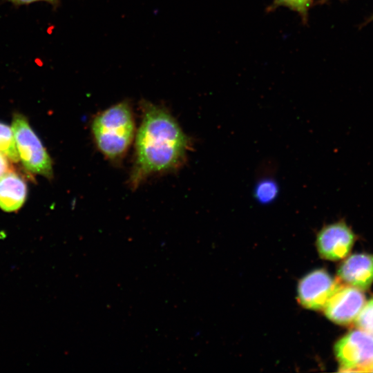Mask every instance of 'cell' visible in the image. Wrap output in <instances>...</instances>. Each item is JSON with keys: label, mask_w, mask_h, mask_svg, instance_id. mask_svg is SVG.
<instances>
[{"label": "cell", "mask_w": 373, "mask_h": 373, "mask_svg": "<svg viewBox=\"0 0 373 373\" xmlns=\"http://www.w3.org/2000/svg\"><path fill=\"white\" fill-rule=\"evenodd\" d=\"M354 240L352 229L341 220L325 225L317 234L316 245L321 258L338 260L347 256Z\"/></svg>", "instance_id": "obj_6"}, {"label": "cell", "mask_w": 373, "mask_h": 373, "mask_svg": "<svg viewBox=\"0 0 373 373\" xmlns=\"http://www.w3.org/2000/svg\"><path fill=\"white\" fill-rule=\"evenodd\" d=\"M10 2L16 6L28 5L38 1H45L51 4L54 7H57L59 3V0H4Z\"/></svg>", "instance_id": "obj_14"}, {"label": "cell", "mask_w": 373, "mask_h": 373, "mask_svg": "<svg viewBox=\"0 0 373 373\" xmlns=\"http://www.w3.org/2000/svg\"><path fill=\"white\" fill-rule=\"evenodd\" d=\"M0 151L10 161L18 162L19 156L12 127L0 122Z\"/></svg>", "instance_id": "obj_10"}, {"label": "cell", "mask_w": 373, "mask_h": 373, "mask_svg": "<svg viewBox=\"0 0 373 373\" xmlns=\"http://www.w3.org/2000/svg\"><path fill=\"white\" fill-rule=\"evenodd\" d=\"M338 276L347 285L362 290L367 289L373 283V254L350 256L339 266Z\"/></svg>", "instance_id": "obj_8"}, {"label": "cell", "mask_w": 373, "mask_h": 373, "mask_svg": "<svg viewBox=\"0 0 373 373\" xmlns=\"http://www.w3.org/2000/svg\"><path fill=\"white\" fill-rule=\"evenodd\" d=\"M278 193V186L276 181L265 178L258 182L254 188V198L263 204L273 202Z\"/></svg>", "instance_id": "obj_11"}, {"label": "cell", "mask_w": 373, "mask_h": 373, "mask_svg": "<svg viewBox=\"0 0 373 373\" xmlns=\"http://www.w3.org/2000/svg\"><path fill=\"white\" fill-rule=\"evenodd\" d=\"M369 372H373V366L370 369Z\"/></svg>", "instance_id": "obj_18"}, {"label": "cell", "mask_w": 373, "mask_h": 373, "mask_svg": "<svg viewBox=\"0 0 373 373\" xmlns=\"http://www.w3.org/2000/svg\"><path fill=\"white\" fill-rule=\"evenodd\" d=\"M27 195V186L17 173L8 172L0 180V208L6 212L18 210Z\"/></svg>", "instance_id": "obj_9"}, {"label": "cell", "mask_w": 373, "mask_h": 373, "mask_svg": "<svg viewBox=\"0 0 373 373\" xmlns=\"http://www.w3.org/2000/svg\"><path fill=\"white\" fill-rule=\"evenodd\" d=\"M313 0H274L271 8L285 6L298 12L303 19H306L308 10Z\"/></svg>", "instance_id": "obj_13"}, {"label": "cell", "mask_w": 373, "mask_h": 373, "mask_svg": "<svg viewBox=\"0 0 373 373\" xmlns=\"http://www.w3.org/2000/svg\"><path fill=\"white\" fill-rule=\"evenodd\" d=\"M12 129L19 160L23 166L33 173L52 178V160L27 119L23 115L15 114Z\"/></svg>", "instance_id": "obj_3"}, {"label": "cell", "mask_w": 373, "mask_h": 373, "mask_svg": "<svg viewBox=\"0 0 373 373\" xmlns=\"http://www.w3.org/2000/svg\"><path fill=\"white\" fill-rule=\"evenodd\" d=\"M9 159L0 151V180L8 172L12 171Z\"/></svg>", "instance_id": "obj_15"}, {"label": "cell", "mask_w": 373, "mask_h": 373, "mask_svg": "<svg viewBox=\"0 0 373 373\" xmlns=\"http://www.w3.org/2000/svg\"><path fill=\"white\" fill-rule=\"evenodd\" d=\"M355 320L360 329L373 335V298L365 303Z\"/></svg>", "instance_id": "obj_12"}, {"label": "cell", "mask_w": 373, "mask_h": 373, "mask_svg": "<svg viewBox=\"0 0 373 373\" xmlns=\"http://www.w3.org/2000/svg\"><path fill=\"white\" fill-rule=\"evenodd\" d=\"M373 21V15L368 19L367 22Z\"/></svg>", "instance_id": "obj_17"}, {"label": "cell", "mask_w": 373, "mask_h": 373, "mask_svg": "<svg viewBox=\"0 0 373 373\" xmlns=\"http://www.w3.org/2000/svg\"><path fill=\"white\" fill-rule=\"evenodd\" d=\"M326 270L318 269L306 274L298 285V300L309 309H323L326 303L340 286Z\"/></svg>", "instance_id": "obj_5"}, {"label": "cell", "mask_w": 373, "mask_h": 373, "mask_svg": "<svg viewBox=\"0 0 373 373\" xmlns=\"http://www.w3.org/2000/svg\"><path fill=\"white\" fill-rule=\"evenodd\" d=\"M5 236V233L3 232L0 231V238H3Z\"/></svg>", "instance_id": "obj_16"}, {"label": "cell", "mask_w": 373, "mask_h": 373, "mask_svg": "<svg viewBox=\"0 0 373 373\" xmlns=\"http://www.w3.org/2000/svg\"><path fill=\"white\" fill-rule=\"evenodd\" d=\"M334 353L342 371L369 372L373 366V335L351 331L336 342Z\"/></svg>", "instance_id": "obj_4"}, {"label": "cell", "mask_w": 373, "mask_h": 373, "mask_svg": "<svg viewBox=\"0 0 373 373\" xmlns=\"http://www.w3.org/2000/svg\"><path fill=\"white\" fill-rule=\"evenodd\" d=\"M90 129L95 144L104 157L111 163H120L136 134L131 103L124 100L98 113Z\"/></svg>", "instance_id": "obj_2"}, {"label": "cell", "mask_w": 373, "mask_h": 373, "mask_svg": "<svg viewBox=\"0 0 373 373\" xmlns=\"http://www.w3.org/2000/svg\"><path fill=\"white\" fill-rule=\"evenodd\" d=\"M365 303L361 289L350 285L338 287L324 307L325 316L339 325H349L356 319Z\"/></svg>", "instance_id": "obj_7"}, {"label": "cell", "mask_w": 373, "mask_h": 373, "mask_svg": "<svg viewBox=\"0 0 373 373\" xmlns=\"http://www.w3.org/2000/svg\"><path fill=\"white\" fill-rule=\"evenodd\" d=\"M329 1V0H321L322 2H325V1Z\"/></svg>", "instance_id": "obj_19"}, {"label": "cell", "mask_w": 373, "mask_h": 373, "mask_svg": "<svg viewBox=\"0 0 373 373\" xmlns=\"http://www.w3.org/2000/svg\"><path fill=\"white\" fill-rule=\"evenodd\" d=\"M142 118L135 137V155L128 178L132 189L150 177L175 172L186 162L191 141L164 106L140 102Z\"/></svg>", "instance_id": "obj_1"}]
</instances>
